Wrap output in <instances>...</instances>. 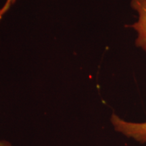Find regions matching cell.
I'll use <instances>...</instances> for the list:
<instances>
[{"instance_id": "obj_1", "label": "cell", "mask_w": 146, "mask_h": 146, "mask_svg": "<svg viewBox=\"0 0 146 146\" xmlns=\"http://www.w3.org/2000/svg\"><path fill=\"white\" fill-rule=\"evenodd\" d=\"M111 123L114 129L129 138L141 143H146V122L133 123L126 121L113 113Z\"/></svg>"}, {"instance_id": "obj_2", "label": "cell", "mask_w": 146, "mask_h": 146, "mask_svg": "<svg viewBox=\"0 0 146 146\" xmlns=\"http://www.w3.org/2000/svg\"><path fill=\"white\" fill-rule=\"evenodd\" d=\"M131 5L138 14L137 21L129 26L137 34L135 43L146 52V0H131Z\"/></svg>"}, {"instance_id": "obj_3", "label": "cell", "mask_w": 146, "mask_h": 146, "mask_svg": "<svg viewBox=\"0 0 146 146\" xmlns=\"http://www.w3.org/2000/svg\"><path fill=\"white\" fill-rule=\"evenodd\" d=\"M16 0H6L4 5H3L2 8H0V18L1 19L3 14L8 10V9L10 8L11 5H12L16 2Z\"/></svg>"}, {"instance_id": "obj_4", "label": "cell", "mask_w": 146, "mask_h": 146, "mask_svg": "<svg viewBox=\"0 0 146 146\" xmlns=\"http://www.w3.org/2000/svg\"><path fill=\"white\" fill-rule=\"evenodd\" d=\"M0 146H12L11 144L7 141H0Z\"/></svg>"}]
</instances>
